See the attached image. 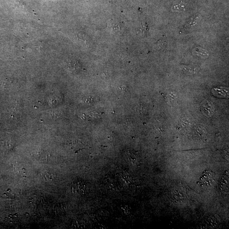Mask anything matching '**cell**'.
I'll return each instance as SVG.
<instances>
[{"mask_svg": "<svg viewBox=\"0 0 229 229\" xmlns=\"http://www.w3.org/2000/svg\"><path fill=\"white\" fill-rule=\"evenodd\" d=\"M215 173L209 170H206L203 173L199 180V183L201 186H210L213 184L215 181Z\"/></svg>", "mask_w": 229, "mask_h": 229, "instance_id": "cell-1", "label": "cell"}, {"mask_svg": "<svg viewBox=\"0 0 229 229\" xmlns=\"http://www.w3.org/2000/svg\"><path fill=\"white\" fill-rule=\"evenodd\" d=\"M202 111L204 113L210 116L213 112V105L210 102H205L202 105Z\"/></svg>", "mask_w": 229, "mask_h": 229, "instance_id": "cell-2", "label": "cell"}, {"mask_svg": "<svg viewBox=\"0 0 229 229\" xmlns=\"http://www.w3.org/2000/svg\"><path fill=\"white\" fill-rule=\"evenodd\" d=\"M186 9V5L183 2H179L174 4L171 7L172 11L176 12H180L184 11Z\"/></svg>", "mask_w": 229, "mask_h": 229, "instance_id": "cell-3", "label": "cell"}, {"mask_svg": "<svg viewBox=\"0 0 229 229\" xmlns=\"http://www.w3.org/2000/svg\"><path fill=\"white\" fill-rule=\"evenodd\" d=\"M193 54H196L197 56L201 57H207L208 56V52L206 50L201 48H196L193 50Z\"/></svg>", "mask_w": 229, "mask_h": 229, "instance_id": "cell-4", "label": "cell"}, {"mask_svg": "<svg viewBox=\"0 0 229 229\" xmlns=\"http://www.w3.org/2000/svg\"><path fill=\"white\" fill-rule=\"evenodd\" d=\"M200 14L196 15L194 17L193 16V17L189 20V21L187 22V24L189 27H193L194 25L197 24L199 20H200Z\"/></svg>", "mask_w": 229, "mask_h": 229, "instance_id": "cell-5", "label": "cell"}, {"mask_svg": "<svg viewBox=\"0 0 229 229\" xmlns=\"http://www.w3.org/2000/svg\"><path fill=\"white\" fill-rule=\"evenodd\" d=\"M224 90L218 89H214V91H213V94L216 95L217 97H224L225 95H227L226 93L227 92L224 91Z\"/></svg>", "mask_w": 229, "mask_h": 229, "instance_id": "cell-6", "label": "cell"}, {"mask_svg": "<svg viewBox=\"0 0 229 229\" xmlns=\"http://www.w3.org/2000/svg\"><path fill=\"white\" fill-rule=\"evenodd\" d=\"M44 177L46 179V180H52L53 179L51 173H48V172H45L44 173Z\"/></svg>", "mask_w": 229, "mask_h": 229, "instance_id": "cell-7", "label": "cell"}]
</instances>
